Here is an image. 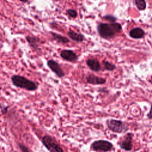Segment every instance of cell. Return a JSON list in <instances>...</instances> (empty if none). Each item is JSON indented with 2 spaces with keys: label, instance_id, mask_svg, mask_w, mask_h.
I'll list each match as a JSON object with an SVG mask.
<instances>
[{
  "label": "cell",
  "instance_id": "obj_1",
  "mask_svg": "<svg viewBox=\"0 0 152 152\" xmlns=\"http://www.w3.org/2000/svg\"><path fill=\"white\" fill-rule=\"evenodd\" d=\"M11 80L15 86L28 91H34L38 87L37 83L30 80L21 75H14L11 77Z\"/></svg>",
  "mask_w": 152,
  "mask_h": 152
},
{
  "label": "cell",
  "instance_id": "obj_2",
  "mask_svg": "<svg viewBox=\"0 0 152 152\" xmlns=\"http://www.w3.org/2000/svg\"><path fill=\"white\" fill-rule=\"evenodd\" d=\"M42 142L50 152H64L60 145L50 135H44L42 137Z\"/></svg>",
  "mask_w": 152,
  "mask_h": 152
},
{
  "label": "cell",
  "instance_id": "obj_3",
  "mask_svg": "<svg viewBox=\"0 0 152 152\" xmlns=\"http://www.w3.org/2000/svg\"><path fill=\"white\" fill-rule=\"evenodd\" d=\"M108 128L116 133H124L129 129L128 126L123 122L116 119H108L106 121Z\"/></svg>",
  "mask_w": 152,
  "mask_h": 152
},
{
  "label": "cell",
  "instance_id": "obj_4",
  "mask_svg": "<svg viewBox=\"0 0 152 152\" xmlns=\"http://www.w3.org/2000/svg\"><path fill=\"white\" fill-rule=\"evenodd\" d=\"M91 148L97 152H107L112 149L113 145L108 141L100 140L94 141L91 145Z\"/></svg>",
  "mask_w": 152,
  "mask_h": 152
},
{
  "label": "cell",
  "instance_id": "obj_5",
  "mask_svg": "<svg viewBox=\"0 0 152 152\" xmlns=\"http://www.w3.org/2000/svg\"><path fill=\"white\" fill-rule=\"evenodd\" d=\"M97 31L100 36L103 38H109L113 37L115 32L112 29L110 24L100 23L97 26Z\"/></svg>",
  "mask_w": 152,
  "mask_h": 152
},
{
  "label": "cell",
  "instance_id": "obj_6",
  "mask_svg": "<svg viewBox=\"0 0 152 152\" xmlns=\"http://www.w3.org/2000/svg\"><path fill=\"white\" fill-rule=\"evenodd\" d=\"M47 65L49 68V69L52 72H53L56 75L57 77L59 78H62L65 75V73L63 69H62L59 64L55 61L50 59L48 61Z\"/></svg>",
  "mask_w": 152,
  "mask_h": 152
},
{
  "label": "cell",
  "instance_id": "obj_7",
  "mask_svg": "<svg viewBox=\"0 0 152 152\" xmlns=\"http://www.w3.org/2000/svg\"><path fill=\"white\" fill-rule=\"evenodd\" d=\"M61 57L65 61L74 62L78 59L77 55L71 50H63L60 53Z\"/></svg>",
  "mask_w": 152,
  "mask_h": 152
},
{
  "label": "cell",
  "instance_id": "obj_8",
  "mask_svg": "<svg viewBox=\"0 0 152 152\" xmlns=\"http://www.w3.org/2000/svg\"><path fill=\"white\" fill-rule=\"evenodd\" d=\"M132 137H133V134L132 133L127 134L124 140H123L120 144L121 148L125 151L131 150L132 148Z\"/></svg>",
  "mask_w": 152,
  "mask_h": 152
},
{
  "label": "cell",
  "instance_id": "obj_9",
  "mask_svg": "<svg viewBox=\"0 0 152 152\" xmlns=\"http://www.w3.org/2000/svg\"><path fill=\"white\" fill-rule=\"evenodd\" d=\"M86 80L88 84H93V85L103 84L106 82V80L105 78L97 77V76H96L93 74L89 75L87 77Z\"/></svg>",
  "mask_w": 152,
  "mask_h": 152
},
{
  "label": "cell",
  "instance_id": "obj_10",
  "mask_svg": "<svg viewBox=\"0 0 152 152\" xmlns=\"http://www.w3.org/2000/svg\"><path fill=\"white\" fill-rule=\"evenodd\" d=\"M86 64L89 68L94 72H98L100 70V64L99 62L94 59H88Z\"/></svg>",
  "mask_w": 152,
  "mask_h": 152
},
{
  "label": "cell",
  "instance_id": "obj_11",
  "mask_svg": "<svg viewBox=\"0 0 152 152\" xmlns=\"http://www.w3.org/2000/svg\"><path fill=\"white\" fill-rule=\"evenodd\" d=\"M68 35L71 39L77 42H81L84 40V37L82 34L77 33L72 30H70L68 32Z\"/></svg>",
  "mask_w": 152,
  "mask_h": 152
},
{
  "label": "cell",
  "instance_id": "obj_12",
  "mask_svg": "<svg viewBox=\"0 0 152 152\" xmlns=\"http://www.w3.org/2000/svg\"><path fill=\"white\" fill-rule=\"evenodd\" d=\"M26 39L31 47L35 49L38 48L40 45V39L39 38L31 36H27Z\"/></svg>",
  "mask_w": 152,
  "mask_h": 152
},
{
  "label": "cell",
  "instance_id": "obj_13",
  "mask_svg": "<svg viewBox=\"0 0 152 152\" xmlns=\"http://www.w3.org/2000/svg\"><path fill=\"white\" fill-rule=\"evenodd\" d=\"M129 35L131 37L134 39H139L144 36V31L141 28L136 27L132 29L129 32Z\"/></svg>",
  "mask_w": 152,
  "mask_h": 152
},
{
  "label": "cell",
  "instance_id": "obj_14",
  "mask_svg": "<svg viewBox=\"0 0 152 152\" xmlns=\"http://www.w3.org/2000/svg\"><path fill=\"white\" fill-rule=\"evenodd\" d=\"M51 34H52L53 38L55 40H56L58 42H60L62 43H67L69 42V40L67 37L63 36L62 35H60V34H58L57 33H53V32H51Z\"/></svg>",
  "mask_w": 152,
  "mask_h": 152
},
{
  "label": "cell",
  "instance_id": "obj_15",
  "mask_svg": "<svg viewBox=\"0 0 152 152\" xmlns=\"http://www.w3.org/2000/svg\"><path fill=\"white\" fill-rule=\"evenodd\" d=\"M135 5L140 10H143L146 7L145 0H135Z\"/></svg>",
  "mask_w": 152,
  "mask_h": 152
},
{
  "label": "cell",
  "instance_id": "obj_16",
  "mask_svg": "<svg viewBox=\"0 0 152 152\" xmlns=\"http://www.w3.org/2000/svg\"><path fill=\"white\" fill-rule=\"evenodd\" d=\"M103 66H104V68L107 71H113L116 68V66L114 64L108 61H104Z\"/></svg>",
  "mask_w": 152,
  "mask_h": 152
},
{
  "label": "cell",
  "instance_id": "obj_17",
  "mask_svg": "<svg viewBox=\"0 0 152 152\" xmlns=\"http://www.w3.org/2000/svg\"><path fill=\"white\" fill-rule=\"evenodd\" d=\"M112 29L113 30V31L116 33H118L121 30L122 27L121 26L120 24L119 23H112L110 24Z\"/></svg>",
  "mask_w": 152,
  "mask_h": 152
},
{
  "label": "cell",
  "instance_id": "obj_18",
  "mask_svg": "<svg viewBox=\"0 0 152 152\" xmlns=\"http://www.w3.org/2000/svg\"><path fill=\"white\" fill-rule=\"evenodd\" d=\"M66 14L68 15L71 18H76L77 16V12L75 10L73 9H69L66 11Z\"/></svg>",
  "mask_w": 152,
  "mask_h": 152
},
{
  "label": "cell",
  "instance_id": "obj_19",
  "mask_svg": "<svg viewBox=\"0 0 152 152\" xmlns=\"http://www.w3.org/2000/svg\"><path fill=\"white\" fill-rule=\"evenodd\" d=\"M18 147L21 152H30V150L27 147L21 143H18Z\"/></svg>",
  "mask_w": 152,
  "mask_h": 152
},
{
  "label": "cell",
  "instance_id": "obj_20",
  "mask_svg": "<svg viewBox=\"0 0 152 152\" xmlns=\"http://www.w3.org/2000/svg\"><path fill=\"white\" fill-rule=\"evenodd\" d=\"M8 106H4L2 104L0 103V109L1 110V112L4 114V113H6L7 112V110H8Z\"/></svg>",
  "mask_w": 152,
  "mask_h": 152
},
{
  "label": "cell",
  "instance_id": "obj_21",
  "mask_svg": "<svg viewBox=\"0 0 152 152\" xmlns=\"http://www.w3.org/2000/svg\"><path fill=\"white\" fill-rule=\"evenodd\" d=\"M104 18L106 20H108V21H110V22H114V21H115V20H116V18H115V17H114L112 16V15H106V16L104 17Z\"/></svg>",
  "mask_w": 152,
  "mask_h": 152
},
{
  "label": "cell",
  "instance_id": "obj_22",
  "mask_svg": "<svg viewBox=\"0 0 152 152\" xmlns=\"http://www.w3.org/2000/svg\"><path fill=\"white\" fill-rule=\"evenodd\" d=\"M147 116L148 119H152V104H151V108H150V112L147 115Z\"/></svg>",
  "mask_w": 152,
  "mask_h": 152
},
{
  "label": "cell",
  "instance_id": "obj_23",
  "mask_svg": "<svg viewBox=\"0 0 152 152\" xmlns=\"http://www.w3.org/2000/svg\"><path fill=\"white\" fill-rule=\"evenodd\" d=\"M20 1H21V2H27L28 0H20Z\"/></svg>",
  "mask_w": 152,
  "mask_h": 152
},
{
  "label": "cell",
  "instance_id": "obj_24",
  "mask_svg": "<svg viewBox=\"0 0 152 152\" xmlns=\"http://www.w3.org/2000/svg\"><path fill=\"white\" fill-rule=\"evenodd\" d=\"M151 83L152 84V77H151Z\"/></svg>",
  "mask_w": 152,
  "mask_h": 152
}]
</instances>
